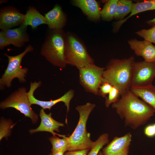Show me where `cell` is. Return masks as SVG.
I'll return each mask as SVG.
<instances>
[{"instance_id": "8", "label": "cell", "mask_w": 155, "mask_h": 155, "mask_svg": "<svg viewBox=\"0 0 155 155\" xmlns=\"http://www.w3.org/2000/svg\"><path fill=\"white\" fill-rule=\"evenodd\" d=\"M105 69L92 63L79 69L80 82L86 91L98 95Z\"/></svg>"}, {"instance_id": "5", "label": "cell", "mask_w": 155, "mask_h": 155, "mask_svg": "<svg viewBox=\"0 0 155 155\" xmlns=\"http://www.w3.org/2000/svg\"><path fill=\"white\" fill-rule=\"evenodd\" d=\"M33 47L29 45L24 51L21 53L16 56H11L5 53L4 55L8 59V64L6 69L0 79V89H4L5 87L9 88L11 86V83L13 80L18 79L19 82L22 83L26 82V77L28 69L26 67L22 68L21 62L24 57L28 52L32 51Z\"/></svg>"}, {"instance_id": "19", "label": "cell", "mask_w": 155, "mask_h": 155, "mask_svg": "<svg viewBox=\"0 0 155 155\" xmlns=\"http://www.w3.org/2000/svg\"><path fill=\"white\" fill-rule=\"evenodd\" d=\"M130 90L155 111V86L152 84L142 87H132Z\"/></svg>"}, {"instance_id": "12", "label": "cell", "mask_w": 155, "mask_h": 155, "mask_svg": "<svg viewBox=\"0 0 155 155\" xmlns=\"http://www.w3.org/2000/svg\"><path fill=\"white\" fill-rule=\"evenodd\" d=\"M128 43L137 56L142 57L147 62L155 61V46L151 42L133 38L128 40Z\"/></svg>"}, {"instance_id": "27", "label": "cell", "mask_w": 155, "mask_h": 155, "mask_svg": "<svg viewBox=\"0 0 155 155\" xmlns=\"http://www.w3.org/2000/svg\"><path fill=\"white\" fill-rule=\"evenodd\" d=\"M13 125L10 121L3 119L0 123V140L9 136L11 133V129Z\"/></svg>"}, {"instance_id": "22", "label": "cell", "mask_w": 155, "mask_h": 155, "mask_svg": "<svg viewBox=\"0 0 155 155\" xmlns=\"http://www.w3.org/2000/svg\"><path fill=\"white\" fill-rule=\"evenodd\" d=\"M132 1L130 0H119L114 18L117 21L122 20L131 13Z\"/></svg>"}, {"instance_id": "3", "label": "cell", "mask_w": 155, "mask_h": 155, "mask_svg": "<svg viewBox=\"0 0 155 155\" xmlns=\"http://www.w3.org/2000/svg\"><path fill=\"white\" fill-rule=\"evenodd\" d=\"M95 106V104L87 102L75 108L79 113V119L74 131L67 137L68 151L91 149L94 142L90 138V133L87 131L86 125L89 116Z\"/></svg>"}, {"instance_id": "18", "label": "cell", "mask_w": 155, "mask_h": 155, "mask_svg": "<svg viewBox=\"0 0 155 155\" xmlns=\"http://www.w3.org/2000/svg\"><path fill=\"white\" fill-rule=\"evenodd\" d=\"M73 4L80 8L90 18L97 20L101 17L100 11L97 2L94 0H75Z\"/></svg>"}, {"instance_id": "29", "label": "cell", "mask_w": 155, "mask_h": 155, "mask_svg": "<svg viewBox=\"0 0 155 155\" xmlns=\"http://www.w3.org/2000/svg\"><path fill=\"white\" fill-rule=\"evenodd\" d=\"M144 133L146 136L148 137L151 138L155 136V132L152 124L148 125L145 127Z\"/></svg>"}, {"instance_id": "24", "label": "cell", "mask_w": 155, "mask_h": 155, "mask_svg": "<svg viewBox=\"0 0 155 155\" xmlns=\"http://www.w3.org/2000/svg\"><path fill=\"white\" fill-rule=\"evenodd\" d=\"M109 142L108 134L107 133L102 134L93 142L87 155H98L100 150L104 146L108 144Z\"/></svg>"}, {"instance_id": "7", "label": "cell", "mask_w": 155, "mask_h": 155, "mask_svg": "<svg viewBox=\"0 0 155 155\" xmlns=\"http://www.w3.org/2000/svg\"><path fill=\"white\" fill-rule=\"evenodd\" d=\"M26 92L24 87L19 88L0 103V108L4 109L12 108L19 111L25 117L30 118L33 124L38 120V115L32 109Z\"/></svg>"}, {"instance_id": "30", "label": "cell", "mask_w": 155, "mask_h": 155, "mask_svg": "<svg viewBox=\"0 0 155 155\" xmlns=\"http://www.w3.org/2000/svg\"><path fill=\"white\" fill-rule=\"evenodd\" d=\"M11 44L8 39L3 31L0 32V49L1 50L5 47Z\"/></svg>"}, {"instance_id": "11", "label": "cell", "mask_w": 155, "mask_h": 155, "mask_svg": "<svg viewBox=\"0 0 155 155\" xmlns=\"http://www.w3.org/2000/svg\"><path fill=\"white\" fill-rule=\"evenodd\" d=\"M132 135L128 133L120 137H115L102 149L104 155H128Z\"/></svg>"}, {"instance_id": "17", "label": "cell", "mask_w": 155, "mask_h": 155, "mask_svg": "<svg viewBox=\"0 0 155 155\" xmlns=\"http://www.w3.org/2000/svg\"><path fill=\"white\" fill-rule=\"evenodd\" d=\"M154 10H155V0H146L133 3L130 14L126 18L114 23L113 31L114 32L118 31L122 24L132 16L144 11Z\"/></svg>"}, {"instance_id": "26", "label": "cell", "mask_w": 155, "mask_h": 155, "mask_svg": "<svg viewBox=\"0 0 155 155\" xmlns=\"http://www.w3.org/2000/svg\"><path fill=\"white\" fill-rule=\"evenodd\" d=\"M120 92L116 87L113 86L112 90L105 98V105L107 108L110 105L117 102L121 96Z\"/></svg>"}, {"instance_id": "13", "label": "cell", "mask_w": 155, "mask_h": 155, "mask_svg": "<svg viewBox=\"0 0 155 155\" xmlns=\"http://www.w3.org/2000/svg\"><path fill=\"white\" fill-rule=\"evenodd\" d=\"M24 15L13 7H7L1 11L0 28L2 30L10 29L23 24Z\"/></svg>"}, {"instance_id": "32", "label": "cell", "mask_w": 155, "mask_h": 155, "mask_svg": "<svg viewBox=\"0 0 155 155\" xmlns=\"http://www.w3.org/2000/svg\"><path fill=\"white\" fill-rule=\"evenodd\" d=\"M146 23L148 24L153 26L155 25V17L152 20H149L147 21Z\"/></svg>"}, {"instance_id": "4", "label": "cell", "mask_w": 155, "mask_h": 155, "mask_svg": "<svg viewBox=\"0 0 155 155\" xmlns=\"http://www.w3.org/2000/svg\"><path fill=\"white\" fill-rule=\"evenodd\" d=\"M66 44V36L63 31L53 30L43 43L40 54L53 66L63 69L67 65L65 57Z\"/></svg>"}, {"instance_id": "31", "label": "cell", "mask_w": 155, "mask_h": 155, "mask_svg": "<svg viewBox=\"0 0 155 155\" xmlns=\"http://www.w3.org/2000/svg\"><path fill=\"white\" fill-rule=\"evenodd\" d=\"M90 150L85 149L72 151H67L64 155H87Z\"/></svg>"}, {"instance_id": "25", "label": "cell", "mask_w": 155, "mask_h": 155, "mask_svg": "<svg viewBox=\"0 0 155 155\" xmlns=\"http://www.w3.org/2000/svg\"><path fill=\"white\" fill-rule=\"evenodd\" d=\"M135 33L139 36L155 44V25L148 29H143L136 32Z\"/></svg>"}, {"instance_id": "2", "label": "cell", "mask_w": 155, "mask_h": 155, "mask_svg": "<svg viewBox=\"0 0 155 155\" xmlns=\"http://www.w3.org/2000/svg\"><path fill=\"white\" fill-rule=\"evenodd\" d=\"M135 62L131 56L122 59H112L104 71L102 82H108L119 90L121 94L132 87L133 67Z\"/></svg>"}, {"instance_id": "28", "label": "cell", "mask_w": 155, "mask_h": 155, "mask_svg": "<svg viewBox=\"0 0 155 155\" xmlns=\"http://www.w3.org/2000/svg\"><path fill=\"white\" fill-rule=\"evenodd\" d=\"M113 87L112 85L108 82H102L99 88L98 95L105 98L109 93Z\"/></svg>"}, {"instance_id": "35", "label": "cell", "mask_w": 155, "mask_h": 155, "mask_svg": "<svg viewBox=\"0 0 155 155\" xmlns=\"http://www.w3.org/2000/svg\"><path fill=\"white\" fill-rule=\"evenodd\" d=\"M152 125H153V127L154 131L155 132V123H154L153 124H152Z\"/></svg>"}, {"instance_id": "33", "label": "cell", "mask_w": 155, "mask_h": 155, "mask_svg": "<svg viewBox=\"0 0 155 155\" xmlns=\"http://www.w3.org/2000/svg\"><path fill=\"white\" fill-rule=\"evenodd\" d=\"M65 152H59L56 153H53L51 152L49 155H64Z\"/></svg>"}, {"instance_id": "1", "label": "cell", "mask_w": 155, "mask_h": 155, "mask_svg": "<svg viewBox=\"0 0 155 155\" xmlns=\"http://www.w3.org/2000/svg\"><path fill=\"white\" fill-rule=\"evenodd\" d=\"M121 96L117 102L112 104V107L124 120L125 126L136 129L146 124L154 115V110L130 90Z\"/></svg>"}, {"instance_id": "34", "label": "cell", "mask_w": 155, "mask_h": 155, "mask_svg": "<svg viewBox=\"0 0 155 155\" xmlns=\"http://www.w3.org/2000/svg\"><path fill=\"white\" fill-rule=\"evenodd\" d=\"M98 155H104L103 154V153H102V151H100L99 152Z\"/></svg>"}, {"instance_id": "10", "label": "cell", "mask_w": 155, "mask_h": 155, "mask_svg": "<svg viewBox=\"0 0 155 155\" xmlns=\"http://www.w3.org/2000/svg\"><path fill=\"white\" fill-rule=\"evenodd\" d=\"M41 84L42 82L40 81L38 82L35 81L30 82V89L27 92V94L31 105H37L44 110L48 109L50 110L52 107L56 104L62 102L64 103L66 106L68 113L69 109L70 101L74 96V91L72 89L70 90L59 98L53 100L42 101L37 99L34 96L35 91L40 87Z\"/></svg>"}, {"instance_id": "16", "label": "cell", "mask_w": 155, "mask_h": 155, "mask_svg": "<svg viewBox=\"0 0 155 155\" xmlns=\"http://www.w3.org/2000/svg\"><path fill=\"white\" fill-rule=\"evenodd\" d=\"M44 17L49 28L52 30L62 29L66 24V16L61 7L55 5L45 14Z\"/></svg>"}, {"instance_id": "20", "label": "cell", "mask_w": 155, "mask_h": 155, "mask_svg": "<svg viewBox=\"0 0 155 155\" xmlns=\"http://www.w3.org/2000/svg\"><path fill=\"white\" fill-rule=\"evenodd\" d=\"M24 25L26 26H30L34 29L38 26L42 24H47L44 16L42 14L35 8L30 7L24 15Z\"/></svg>"}, {"instance_id": "21", "label": "cell", "mask_w": 155, "mask_h": 155, "mask_svg": "<svg viewBox=\"0 0 155 155\" xmlns=\"http://www.w3.org/2000/svg\"><path fill=\"white\" fill-rule=\"evenodd\" d=\"M119 0H110L107 1L100 11L101 17L104 21H109L114 18Z\"/></svg>"}, {"instance_id": "23", "label": "cell", "mask_w": 155, "mask_h": 155, "mask_svg": "<svg viewBox=\"0 0 155 155\" xmlns=\"http://www.w3.org/2000/svg\"><path fill=\"white\" fill-rule=\"evenodd\" d=\"M49 140L52 145L51 152H63L65 153L68 151V142L66 136L61 139L56 135H53L49 138Z\"/></svg>"}, {"instance_id": "6", "label": "cell", "mask_w": 155, "mask_h": 155, "mask_svg": "<svg viewBox=\"0 0 155 155\" xmlns=\"http://www.w3.org/2000/svg\"><path fill=\"white\" fill-rule=\"evenodd\" d=\"M65 57L67 64L75 66L78 69L94 63L83 44L71 34L66 36Z\"/></svg>"}, {"instance_id": "14", "label": "cell", "mask_w": 155, "mask_h": 155, "mask_svg": "<svg viewBox=\"0 0 155 155\" xmlns=\"http://www.w3.org/2000/svg\"><path fill=\"white\" fill-rule=\"evenodd\" d=\"M52 113L49 114L46 113L43 109H41L40 111L39 116L41 119V122L39 126L35 129H32L29 130L31 133H33L38 132L46 131L50 132L53 135H58L63 137L64 135H60L56 133L55 131L59 132V128L61 127H64L63 123L59 122L54 119L52 117Z\"/></svg>"}, {"instance_id": "15", "label": "cell", "mask_w": 155, "mask_h": 155, "mask_svg": "<svg viewBox=\"0 0 155 155\" xmlns=\"http://www.w3.org/2000/svg\"><path fill=\"white\" fill-rule=\"evenodd\" d=\"M27 26L23 24L20 27L14 29L2 30L11 44L17 47H21L29 40V36L27 33Z\"/></svg>"}, {"instance_id": "9", "label": "cell", "mask_w": 155, "mask_h": 155, "mask_svg": "<svg viewBox=\"0 0 155 155\" xmlns=\"http://www.w3.org/2000/svg\"><path fill=\"white\" fill-rule=\"evenodd\" d=\"M155 77V61L148 62L144 60L134 62L132 87H142L152 85Z\"/></svg>"}]
</instances>
